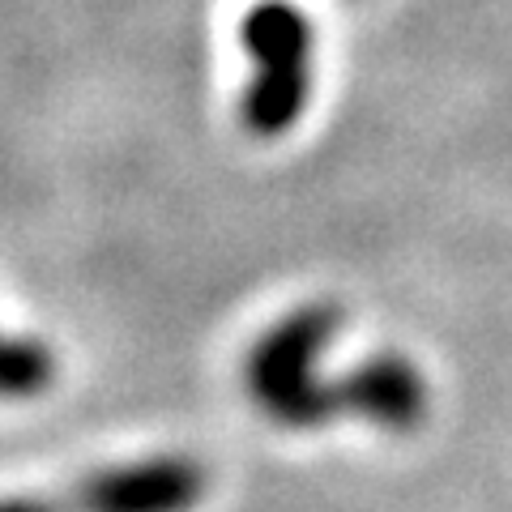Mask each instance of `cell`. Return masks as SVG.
<instances>
[{
	"label": "cell",
	"instance_id": "cell-3",
	"mask_svg": "<svg viewBox=\"0 0 512 512\" xmlns=\"http://www.w3.org/2000/svg\"><path fill=\"white\" fill-rule=\"evenodd\" d=\"M205 491H210V474L201 461L163 453L86 474L64 491L0 500V512H192Z\"/></svg>",
	"mask_w": 512,
	"mask_h": 512
},
{
	"label": "cell",
	"instance_id": "cell-2",
	"mask_svg": "<svg viewBox=\"0 0 512 512\" xmlns=\"http://www.w3.org/2000/svg\"><path fill=\"white\" fill-rule=\"evenodd\" d=\"M256 77L244 94V124L256 137L286 133L312 94V22L286 0H261L244 18Z\"/></svg>",
	"mask_w": 512,
	"mask_h": 512
},
{
	"label": "cell",
	"instance_id": "cell-4",
	"mask_svg": "<svg viewBox=\"0 0 512 512\" xmlns=\"http://www.w3.org/2000/svg\"><path fill=\"white\" fill-rule=\"evenodd\" d=\"M56 384V350L43 338L0 333V397L5 402H35Z\"/></svg>",
	"mask_w": 512,
	"mask_h": 512
},
{
	"label": "cell",
	"instance_id": "cell-1",
	"mask_svg": "<svg viewBox=\"0 0 512 512\" xmlns=\"http://www.w3.org/2000/svg\"><path fill=\"white\" fill-rule=\"evenodd\" d=\"M342 329L333 303H299L252 342L244 359V389L265 419L282 427H325L333 419H363L384 431H414L427 419L431 393L419 363L406 355H372L342 380H320V355Z\"/></svg>",
	"mask_w": 512,
	"mask_h": 512
}]
</instances>
